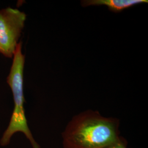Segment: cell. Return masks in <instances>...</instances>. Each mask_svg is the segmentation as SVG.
Returning <instances> with one entry per match:
<instances>
[{"label": "cell", "instance_id": "1", "mask_svg": "<svg viewBox=\"0 0 148 148\" xmlns=\"http://www.w3.org/2000/svg\"><path fill=\"white\" fill-rule=\"evenodd\" d=\"M120 121L88 110L74 116L62 133L63 148H110L125 139Z\"/></svg>", "mask_w": 148, "mask_h": 148}, {"label": "cell", "instance_id": "2", "mask_svg": "<svg viewBox=\"0 0 148 148\" xmlns=\"http://www.w3.org/2000/svg\"><path fill=\"white\" fill-rule=\"evenodd\" d=\"M22 42L18 44L13 56L11 71L7 77V83L13 93L14 108L13 111L10 124L19 127L28 126L25 114L24 103V68L25 56L21 52Z\"/></svg>", "mask_w": 148, "mask_h": 148}, {"label": "cell", "instance_id": "3", "mask_svg": "<svg viewBox=\"0 0 148 148\" xmlns=\"http://www.w3.org/2000/svg\"><path fill=\"white\" fill-rule=\"evenodd\" d=\"M27 15L18 9L0 10V53L7 58L14 56Z\"/></svg>", "mask_w": 148, "mask_h": 148}, {"label": "cell", "instance_id": "4", "mask_svg": "<svg viewBox=\"0 0 148 148\" xmlns=\"http://www.w3.org/2000/svg\"><path fill=\"white\" fill-rule=\"evenodd\" d=\"M148 2L147 0H85L81 1V5L84 7L106 5L111 12L118 13L134 5Z\"/></svg>", "mask_w": 148, "mask_h": 148}, {"label": "cell", "instance_id": "5", "mask_svg": "<svg viewBox=\"0 0 148 148\" xmlns=\"http://www.w3.org/2000/svg\"><path fill=\"white\" fill-rule=\"evenodd\" d=\"M110 148H127V142L125 139L120 143H118L116 145Z\"/></svg>", "mask_w": 148, "mask_h": 148}]
</instances>
